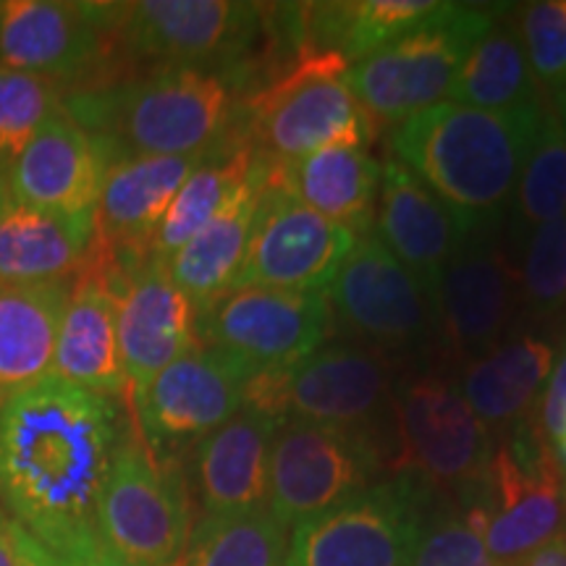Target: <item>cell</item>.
Segmentation results:
<instances>
[{
  "instance_id": "obj_4",
  "label": "cell",
  "mask_w": 566,
  "mask_h": 566,
  "mask_svg": "<svg viewBox=\"0 0 566 566\" xmlns=\"http://www.w3.org/2000/svg\"><path fill=\"white\" fill-rule=\"evenodd\" d=\"M268 6L233 0L113 3V55L153 69H208L233 90L250 87L252 51L265 34Z\"/></svg>"
},
{
  "instance_id": "obj_14",
  "label": "cell",
  "mask_w": 566,
  "mask_h": 566,
  "mask_svg": "<svg viewBox=\"0 0 566 566\" xmlns=\"http://www.w3.org/2000/svg\"><path fill=\"white\" fill-rule=\"evenodd\" d=\"M113 3L0 0V63L61 92L103 82L113 59Z\"/></svg>"
},
{
  "instance_id": "obj_35",
  "label": "cell",
  "mask_w": 566,
  "mask_h": 566,
  "mask_svg": "<svg viewBox=\"0 0 566 566\" xmlns=\"http://www.w3.org/2000/svg\"><path fill=\"white\" fill-rule=\"evenodd\" d=\"M61 97L55 84L0 63V181L9 179L34 134L61 108Z\"/></svg>"
},
{
  "instance_id": "obj_11",
  "label": "cell",
  "mask_w": 566,
  "mask_h": 566,
  "mask_svg": "<svg viewBox=\"0 0 566 566\" xmlns=\"http://www.w3.org/2000/svg\"><path fill=\"white\" fill-rule=\"evenodd\" d=\"M394 367L384 352L328 344L283 373L254 375L247 405L279 417L367 430L391 409Z\"/></svg>"
},
{
  "instance_id": "obj_7",
  "label": "cell",
  "mask_w": 566,
  "mask_h": 566,
  "mask_svg": "<svg viewBox=\"0 0 566 566\" xmlns=\"http://www.w3.org/2000/svg\"><path fill=\"white\" fill-rule=\"evenodd\" d=\"M97 533L137 566H171L192 533L187 480L174 459L155 454L129 420L97 499Z\"/></svg>"
},
{
  "instance_id": "obj_20",
  "label": "cell",
  "mask_w": 566,
  "mask_h": 566,
  "mask_svg": "<svg viewBox=\"0 0 566 566\" xmlns=\"http://www.w3.org/2000/svg\"><path fill=\"white\" fill-rule=\"evenodd\" d=\"M51 375L118 401L129 394L118 349L113 260L97 242L82 271L71 279Z\"/></svg>"
},
{
  "instance_id": "obj_2",
  "label": "cell",
  "mask_w": 566,
  "mask_h": 566,
  "mask_svg": "<svg viewBox=\"0 0 566 566\" xmlns=\"http://www.w3.org/2000/svg\"><path fill=\"white\" fill-rule=\"evenodd\" d=\"M546 116V101L491 113L443 101L394 126V160L454 210L467 231L499 226Z\"/></svg>"
},
{
  "instance_id": "obj_22",
  "label": "cell",
  "mask_w": 566,
  "mask_h": 566,
  "mask_svg": "<svg viewBox=\"0 0 566 566\" xmlns=\"http://www.w3.org/2000/svg\"><path fill=\"white\" fill-rule=\"evenodd\" d=\"M200 155H118L105 171L97 202V244L111 258H147L155 231Z\"/></svg>"
},
{
  "instance_id": "obj_34",
  "label": "cell",
  "mask_w": 566,
  "mask_h": 566,
  "mask_svg": "<svg viewBox=\"0 0 566 566\" xmlns=\"http://www.w3.org/2000/svg\"><path fill=\"white\" fill-rule=\"evenodd\" d=\"M520 307L537 323L566 317V216L537 226L516 268Z\"/></svg>"
},
{
  "instance_id": "obj_43",
  "label": "cell",
  "mask_w": 566,
  "mask_h": 566,
  "mask_svg": "<svg viewBox=\"0 0 566 566\" xmlns=\"http://www.w3.org/2000/svg\"><path fill=\"white\" fill-rule=\"evenodd\" d=\"M564 514H566V478H564Z\"/></svg>"
},
{
  "instance_id": "obj_32",
  "label": "cell",
  "mask_w": 566,
  "mask_h": 566,
  "mask_svg": "<svg viewBox=\"0 0 566 566\" xmlns=\"http://www.w3.org/2000/svg\"><path fill=\"white\" fill-rule=\"evenodd\" d=\"M289 527L268 506L200 516L171 566H283Z\"/></svg>"
},
{
  "instance_id": "obj_18",
  "label": "cell",
  "mask_w": 566,
  "mask_h": 566,
  "mask_svg": "<svg viewBox=\"0 0 566 566\" xmlns=\"http://www.w3.org/2000/svg\"><path fill=\"white\" fill-rule=\"evenodd\" d=\"M331 307L378 352L412 349L436 334L433 296L373 229L363 233L328 286Z\"/></svg>"
},
{
  "instance_id": "obj_15",
  "label": "cell",
  "mask_w": 566,
  "mask_h": 566,
  "mask_svg": "<svg viewBox=\"0 0 566 566\" xmlns=\"http://www.w3.org/2000/svg\"><path fill=\"white\" fill-rule=\"evenodd\" d=\"M250 367L231 354L197 344L147 386L132 405L139 436L163 459L202 441L247 405Z\"/></svg>"
},
{
  "instance_id": "obj_6",
  "label": "cell",
  "mask_w": 566,
  "mask_h": 566,
  "mask_svg": "<svg viewBox=\"0 0 566 566\" xmlns=\"http://www.w3.org/2000/svg\"><path fill=\"white\" fill-rule=\"evenodd\" d=\"M493 19L495 13L478 6L443 3L420 27L346 69V84L375 124H405L443 103L467 53Z\"/></svg>"
},
{
  "instance_id": "obj_16",
  "label": "cell",
  "mask_w": 566,
  "mask_h": 566,
  "mask_svg": "<svg viewBox=\"0 0 566 566\" xmlns=\"http://www.w3.org/2000/svg\"><path fill=\"white\" fill-rule=\"evenodd\" d=\"M357 239L352 229L328 221L283 192L271 179L268 163L250 250L233 289L323 292L336 279Z\"/></svg>"
},
{
  "instance_id": "obj_31",
  "label": "cell",
  "mask_w": 566,
  "mask_h": 566,
  "mask_svg": "<svg viewBox=\"0 0 566 566\" xmlns=\"http://www.w3.org/2000/svg\"><path fill=\"white\" fill-rule=\"evenodd\" d=\"M537 90L514 19L495 13L488 32L467 53L449 97L467 108L509 113L541 103Z\"/></svg>"
},
{
  "instance_id": "obj_5",
  "label": "cell",
  "mask_w": 566,
  "mask_h": 566,
  "mask_svg": "<svg viewBox=\"0 0 566 566\" xmlns=\"http://www.w3.org/2000/svg\"><path fill=\"white\" fill-rule=\"evenodd\" d=\"M346 63L336 53L310 51L271 84L247 97L242 132L260 158L296 163L325 147H367L375 122L346 84Z\"/></svg>"
},
{
  "instance_id": "obj_23",
  "label": "cell",
  "mask_w": 566,
  "mask_h": 566,
  "mask_svg": "<svg viewBox=\"0 0 566 566\" xmlns=\"http://www.w3.org/2000/svg\"><path fill=\"white\" fill-rule=\"evenodd\" d=\"M281 420L244 405L195 446V491L205 516L268 506V467Z\"/></svg>"
},
{
  "instance_id": "obj_17",
  "label": "cell",
  "mask_w": 566,
  "mask_h": 566,
  "mask_svg": "<svg viewBox=\"0 0 566 566\" xmlns=\"http://www.w3.org/2000/svg\"><path fill=\"white\" fill-rule=\"evenodd\" d=\"M436 334L446 357L470 365L504 342L514 310L516 268L509 263L495 226L464 233L433 292Z\"/></svg>"
},
{
  "instance_id": "obj_29",
  "label": "cell",
  "mask_w": 566,
  "mask_h": 566,
  "mask_svg": "<svg viewBox=\"0 0 566 566\" xmlns=\"http://www.w3.org/2000/svg\"><path fill=\"white\" fill-rule=\"evenodd\" d=\"M69 286H0V405L51 375Z\"/></svg>"
},
{
  "instance_id": "obj_12",
  "label": "cell",
  "mask_w": 566,
  "mask_h": 566,
  "mask_svg": "<svg viewBox=\"0 0 566 566\" xmlns=\"http://www.w3.org/2000/svg\"><path fill=\"white\" fill-rule=\"evenodd\" d=\"M384 467L370 430L302 420L281 422L268 467V509L292 527L365 491Z\"/></svg>"
},
{
  "instance_id": "obj_33",
  "label": "cell",
  "mask_w": 566,
  "mask_h": 566,
  "mask_svg": "<svg viewBox=\"0 0 566 566\" xmlns=\"http://www.w3.org/2000/svg\"><path fill=\"white\" fill-rule=\"evenodd\" d=\"M566 216V134L556 113L546 108L512 197V231L530 237L537 226Z\"/></svg>"
},
{
  "instance_id": "obj_3",
  "label": "cell",
  "mask_w": 566,
  "mask_h": 566,
  "mask_svg": "<svg viewBox=\"0 0 566 566\" xmlns=\"http://www.w3.org/2000/svg\"><path fill=\"white\" fill-rule=\"evenodd\" d=\"M63 111L118 155H200L237 126L233 87L208 69H153L63 92Z\"/></svg>"
},
{
  "instance_id": "obj_21",
  "label": "cell",
  "mask_w": 566,
  "mask_h": 566,
  "mask_svg": "<svg viewBox=\"0 0 566 566\" xmlns=\"http://www.w3.org/2000/svg\"><path fill=\"white\" fill-rule=\"evenodd\" d=\"M108 163V150L61 105L13 163L6 184L13 197L34 208L95 218Z\"/></svg>"
},
{
  "instance_id": "obj_25",
  "label": "cell",
  "mask_w": 566,
  "mask_h": 566,
  "mask_svg": "<svg viewBox=\"0 0 566 566\" xmlns=\"http://www.w3.org/2000/svg\"><path fill=\"white\" fill-rule=\"evenodd\" d=\"M375 233L433 296L446 263L470 231L441 197H436L407 166L391 158L384 163L380 174Z\"/></svg>"
},
{
  "instance_id": "obj_41",
  "label": "cell",
  "mask_w": 566,
  "mask_h": 566,
  "mask_svg": "<svg viewBox=\"0 0 566 566\" xmlns=\"http://www.w3.org/2000/svg\"><path fill=\"white\" fill-rule=\"evenodd\" d=\"M51 566H137V564L126 562V558L113 554L105 543H101V546L82 551V554H74V556H55L53 554Z\"/></svg>"
},
{
  "instance_id": "obj_30",
  "label": "cell",
  "mask_w": 566,
  "mask_h": 566,
  "mask_svg": "<svg viewBox=\"0 0 566 566\" xmlns=\"http://www.w3.org/2000/svg\"><path fill=\"white\" fill-rule=\"evenodd\" d=\"M258 163V153L244 137L242 129H233L210 147L200 166L189 174L179 195L174 197L171 208L155 231L150 254L166 263L176 250H181L189 239H195L212 218H218L229 208V202L242 192L250 181Z\"/></svg>"
},
{
  "instance_id": "obj_10",
  "label": "cell",
  "mask_w": 566,
  "mask_h": 566,
  "mask_svg": "<svg viewBox=\"0 0 566 566\" xmlns=\"http://www.w3.org/2000/svg\"><path fill=\"white\" fill-rule=\"evenodd\" d=\"M428 491L420 480L396 475L296 522L283 566H409Z\"/></svg>"
},
{
  "instance_id": "obj_26",
  "label": "cell",
  "mask_w": 566,
  "mask_h": 566,
  "mask_svg": "<svg viewBox=\"0 0 566 566\" xmlns=\"http://www.w3.org/2000/svg\"><path fill=\"white\" fill-rule=\"evenodd\" d=\"M380 174L384 166L367 153V147L349 145L325 147L289 166L271 163V179L283 192L328 221L346 226L357 237L370 231Z\"/></svg>"
},
{
  "instance_id": "obj_27",
  "label": "cell",
  "mask_w": 566,
  "mask_h": 566,
  "mask_svg": "<svg viewBox=\"0 0 566 566\" xmlns=\"http://www.w3.org/2000/svg\"><path fill=\"white\" fill-rule=\"evenodd\" d=\"M265 166V158L258 155L250 181L229 202V208L166 260L174 283L189 296L197 313L229 294L242 273L263 195Z\"/></svg>"
},
{
  "instance_id": "obj_28",
  "label": "cell",
  "mask_w": 566,
  "mask_h": 566,
  "mask_svg": "<svg viewBox=\"0 0 566 566\" xmlns=\"http://www.w3.org/2000/svg\"><path fill=\"white\" fill-rule=\"evenodd\" d=\"M556 349L546 338L516 336L464 365L459 391L485 428L525 422L546 386Z\"/></svg>"
},
{
  "instance_id": "obj_42",
  "label": "cell",
  "mask_w": 566,
  "mask_h": 566,
  "mask_svg": "<svg viewBox=\"0 0 566 566\" xmlns=\"http://www.w3.org/2000/svg\"><path fill=\"white\" fill-rule=\"evenodd\" d=\"M556 113L558 124H562V129L566 134V82L558 84V87L554 90V108H551Z\"/></svg>"
},
{
  "instance_id": "obj_1",
  "label": "cell",
  "mask_w": 566,
  "mask_h": 566,
  "mask_svg": "<svg viewBox=\"0 0 566 566\" xmlns=\"http://www.w3.org/2000/svg\"><path fill=\"white\" fill-rule=\"evenodd\" d=\"M126 424L118 399L48 375L0 405V509L55 556L101 546L97 499Z\"/></svg>"
},
{
  "instance_id": "obj_40",
  "label": "cell",
  "mask_w": 566,
  "mask_h": 566,
  "mask_svg": "<svg viewBox=\"0 0 566 566\" xmlns=\"http://www.w3.org/2000/svg\"><path fill=\"white\" fill-rule=\"evenodd\" d=\"M516 566H566V527L551 535L535 551H530Z\"/></svg>"
},
{
  "instance_id": "obj_13",
  "label": "cell",
  "mask_w": 566,
  "mask_h": 566,
  "mask_svg": "<svg viewBox=\"0 0 566 566\" xmlns=\"http://www.w3.org/2000/svg\"><path fill=\"white\" fill-rule=\"evenodd\" d=\"M328 325L323 292L247 286L197 313V342L231 354L258 375L283 373L321 349Z\"/></svg>"
},
{
  "instance_id": "obj_24",
  "label": "cell",
  "mask_w": 566,
  "mask_h": 566,
  "mask_svg": "<svg viewBox=\"0 0 566 566\" xmlns=\"http://www.w3.org/2000/svg\"><path fill=\"white\" fill-rule=\"evenodd\" d=\"M95 242V218L34 208L0 181V286L66 283L87 263Z\"/></svg>"
},
{
  "instance_id": "obj_19",
  "label": "cell",
  "mask_w": 566,
  "mask_h": 566,
  "mask_svg": "<svg viewBox=\"0 0 566 566\" xmlns=\"http://www.w3.org/2000/svg\"><path fill=\"white\" fill-rule=\"evenodd\" d=\"M113 260L118 300V349L132 405L168 365L197 344V307L153 258Z\"/></svg>"
},
{
  "instance_id": "obj_39",
  "label": "cell",
  "mask_w": 566,
  "mask_h": 566,
  "mask_svg": "<svg viewBox=\"0 0 566 566\" xmlns=\"http://www.w3.org/2000/svg\"><path fill=\"white\" fill-rule=\"evenodd\" d=\"M51 551L0 509V566H51Z\"/></svg>"
},
{
  "instance_id": "obj_37",
  "label": "cell",
  "mask_w": 566,
  "mask_h": 566,
  "mask_svg": "<svg viewBox=\"0 0 566 566\" xmlns=\"http://www.w3.org/2000/svg\"><path fill=\"white\" fill-rule=\"evenodd\" d=\"M522 48L537 87L556 90L566 82V0H535L514 17Z\"/></svg>"
},
{
  "instance_id": "obj_38",
  "label": "cell",
  "mask_w": 566,
  "mask_h": 566,
  "mask_svg": "<svg viewBox=\"0 0 566 566\" xmlns=\"http://www.w3.org/2000/svg\"><path fill=\"white\" fill-rule=\"evenodd\" d=\"M527 420L551 446L566 433V342L556 354L546 386L537 396V405Z\"/></svg>"
},
{
  "instance_id": "obj_9",
  "label": "cell",
  "mask_w": 566,
  "mask_h": 566,
  "mask_svg": "<svg viewBox=\"0 0 566 566\" xmlns=\"http://www.w3.org/2000/svg\"><path fill=\"white\" fill-rule=\"evenodd\" d=\"M396 451L388 467L430 491H470L493 457L491 430L478 420L454 380L441 373H412L394 386Z\"/></svg>"
},
{
  "instance_id": "obj_8",
  "label": "cell",
  "mask_w": 566,
  "mask_h": 566,
  "mask_svg": "<svg viewBox=\"0 0 566 566\" xmlns=\"http://www.w3.org/2000/svg\"><path fill=\"white\" fill-rule=\"evenodd\" d=\"M467 506L501 566L520 564L564 522V470L554 446L525 420L493 449L483 478L467 491Z\"/></svg>"
},
{
  "instance_id": "obj_36",
  "label": "cell",
  "mask_w": 566,
  "mask_h": 566,
  "mask_svg": "<svg viewBox=\"0 0 566 566\" xmlns=\"http://www.w3.org/2000/svg\"><path fill=\"white\" fill-rule=\"evenodd\" d=\"M409 566H501L485 546L470 506L446 504L424 514Z\"/></svg>"
}]
</instances>
